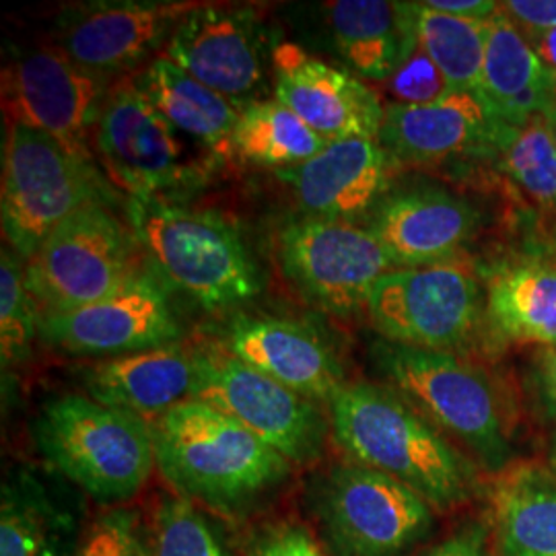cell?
<instances>
[{"label": "cell", "mask_w": 556, "mask_h": 556, "mask_svg": "<svg viewBox=\"0 0 556 556\" xmlns=\"http://www.w3.org/2000/svg\"><path fill=\"white\" fill-rule=\"evenodd\" d=\"M40 338V314L25 287V262L2 248L0 258V355L2 369L15 367L31 355Z\"/></svg>", "instance_id": "cell-32"}, {"label": "cell", "mask_w": 556, "mask_h": 556, "mask_svg": "<svg viewBox=\"0 0 556 556\" xmlns=\"http://www.w3.org/2000/svg\"><path fill=\"white\" fill-rule=\"evenodd\" d=\"M328 142L280 101L258 100L239 114L233 157L278 172L316 157Z\"/></svg>", "instance_id": "cell-29"}, {"label": "cell", "mask_w": 556, "mask_h": 556, "mask_svg": "<svg viewBox=\"0 0 556 556\" xmlns=\"http://www.w3.org/2000/svg\"><path fill=\"white\" fill-rule=\"evenodd\" d=\"M530 386L540 410L556 422V344L538 351L530 369Z\"/></svg>", "instance_id": "cell-38"}, {"label": "cell", "mask_w": 556, "mask_h": 556, "mask_svg": "<svg viewBox=\"0 0 556 556\" xmlns=\"http://www.w3.org/2000/svg\"><path fill=\"white\" fill-rule=\"evenodd\" d=\"M93 155L130 197H169L200 178L178 130L144 98L135 77H119L101 108Z\"/></svg>", "instance_id": "cell-11"}, {"label": "cell", "mask_w": 556, "mask_h": 556, "mask_svg": "<svg viewBox=\"0 0 556 556\" xmlns=\"http://www.w3.org/2000/svg\"><path fill=\"white\" fill-rule=\"evenodd\" d=\"M9 118H20L93 163V132L114 83L83 68L60 48L23 54L4 77Z\"/></svg>", "instance_id": "cell-15"}, {"label": "cell", "mask_w": 556, "mask_h": 556, "mask_svg": "<svg viewBox=\"0 0 556 556\" xmlns=\"http://www.w3.org/2000/svg\"><path fill=\"white\" fill-rule=\"evenodd\" d=\"M77 526L31 472L2 486L0 556H71Z\"/></svg>", "instance_id": "cell-28"}, {"label": "cell", "mask_w": 556, "mask_h": 556, "mask_svg": "<svg viewBox=\"0 0 556 556\" xmlns=\"http://www.w3.org/2000/svg\"><path fill=\"white\" fill-rule=\"evenodd\" d=\"M544 116L548 119V126H551V132H553V137H555L556 142V101L544 112Z\"/></svg>", "instance_id": "cell-42"}, {"label": "cell", "mask_w": 556, "mask_h": 556, "mask_svg": "<svg viewBox=\"0 0 556 556\" xmlns=\"http://www.w3.org/2000/svg\"><path fill=\"white\" fill-rule=\"evenodd\" d=\"M330 433L355 464L396 478L433 509L477 495V466L390 386L344 383L328 402Z\"/></svg>", "instance_id": "cell-1"}, {"label": "cell", "mask_w": 556, "mask_h": 556, "mask_svg": "<svg viewBox=\"0 0 556 556\" xmlns=\"http://www.w3.org/2000/svg\"><path fill=\"white\" fill-rule=\"evenodd\" d=\"M275 100L295 112L326 140H378L386 105L346 68L307 52L295 41H278L270 52Z\"/></svg>", "instance_id": "cell-18"}, {"label": "cell", "mask_w": 556, "mask_h": 556, "mask_svg": "<svg viewBox=\"0 0 556 556\" xmlns=\"http://www.w3.org/2000/svg\"><path fill=\"white\" fill-rule=\"evenodd\" d=\"M135 80L181 137L194 140L219 160L233 157V135L241 114L236 103L163 56L151 60Z\"/></svg>", "instance_id": "cell-26"}, {"label": "cell", "mask_w": 556, "mask_h": 556, "mask_svg": "<svg viewBox=\"0 0 556 556\" xmlns=\"http://www.w3.org/2000/svg\"><path fill=\"white\" fill-rule=\"evenodd\" d=\"M319 521L338 556H402L431 534L433 507L396 478L340 464L321 480Z\"/></svg>", "instance_id": "cell-10"}, {"label": "cell", "mask_w": 556, "mask_h": 556, "mask_svg": "<svg viewBox=\"0 0 556 556\" xmlns=\"http://www.w3.org/2000/svg\"><path fill=\"white\" fill-rule=\"evenodd\" d=\"M220 346L316 404H328L346 383L330 344L293 319L238 314L227 324Z\"/></svg>", "instance_id": "cell-21"}, {"label": "cell", "mask_w": 556, "mask_h": 556, "mask_svg": "<svg viewBox=\"0 0 556 556\" xmlns=\"http://www.w3.org/2000/svg\"><path fill=\"white\" fill-rule=\"evenodd\" d=\"M388 91L394 98V103H404V105L433 103L450 93V87L443 79L441 71L420 48L415 34L397 64L394 77L388 80Z\"/></svg>", "instance_id": "cell-34"}, {"label": "cell", "mask_w": 556, "mask_h": 556, "mask_svg": "<svg viewBox=\"0 0 556 556\" xmlns=\"http://www.w3.org/2000/svg\"><path fill=\"white\" fill-rule=\"evenodd\" d=\"M418 556H493L489 546V528L478 521L468 523Z\"/></svg>", "instance_id": "cell-39"}, {"label": "cell", "mask_w": 556, "mask_h": 556, "mask_svg": "<svg viewBox=\"0 0 556 556\" xmlns=\"http://www.w3.org/2000/svg\"><path fill=\"white\" fill-rule=\"evenodd\" d=\"M194 400L238 420L291 466H307L318 459L330 420L316 402L245 365L220 342L194 346Z\"/></svg>", "instance_id": "cell-9"}, {"label": "cell", "mask_w": 556, "mask_h": 556, "mask_svg": "<svg viewBox=\"0 0 556 556\" xmlns=\"http://www.w3.org/2000/svg\"><path fill=\"white\" fill-rule=\"evenodd\" d=\"M277 254L299 293L332 316L365 307L374 285L396 268L367 227L316 217L282 227Z\"/></svg>", "instance_id": "cell-12"}, {"label": "cell", "mask_w": 556, "mask_h": 556, "mask_svg": "<svg viewBox=\"0 0 556 556\" xmlns=\"http://www.w3.org/2000/svg\"><path fill=\"white\" fill-rule=\"evenodd\" d=\"M482 227L477 204L441 186L390 190L367 223L396 268L456 262Z\"/></svg>", "instance_id": "cell-19"}, {"label": "cell", "mask_w": 556, "mask_h": 556, "mask_svg": "<svg viewBox=\"0 0 556 556\" xmlns=\"http://www.w3.org/2000/svg\"><path fill=\"white\" fill-rule=\"evenodd\" d=\"M548 462H551V470L556 475V431L551 438V447H548Z\"/></svg>", "instance_id": "cell-43"}, {"label": "cell", "mask_w": 556, "mask_h": 556, "mask_svg": "<svg viewBox=\"0 0 556 556\" xmlns=\"http://www.w3.org/2000/svg\"><path fill=\"white\" fill-rule=\"evenodd\" d=\"M408 13L420 48L435 62L450 91H478L486 23L452 17L429 9L425 2H408Z\"/></svg>", "instance_id": "cell-30"}, {"label": "cell", "mask_w": 556, "mask_h": 556, "mask_svg": "<svg viewBox=\"0 0 556 556\" xmlns=\"http://www.w3.org/2000/svg\"><path fill=\"white\" fill-rule=\"evenodd\" d=\"M498 556H556V475L511 464L493 491Z\"/></svg>", "instance_id": "cell-27"}, {"label": "cell", "mask_w": 556, "mask_h": 556, "mask_svg": "<svg viewBox=\"0 0 556 556\" xmlns=\"http://www.w3.org/2000/svg\"><path fill=\"white\" fill-rule=\"evenodd\" d=\"M365 312L396 344L464 357L498 342L484 282L457 262L390 270L374 285Z\"/></svg>", "instance_id": "cell-6"}, {"label": "cell", "mask_w": 556, "mask_h": 556, "mask_svg": "<svg viewBox=\"0 0 556 556\" xmlns=\"http://www.w3.org/2000/svg\"><path fill=\"white\" fill-rule=\"evenodd\" d=\"M396 169L379 140L342 139L301 165L278 169L277 178L312 217L351 223L374 213Z\"/></svg>", "instance_id": "cell-20"}, {"label": "cell", "mask_w": 556, "mask_h": 556, "mask_svg": "<svg viewBox=\"0 0 556 556\" xmlns=\"http://www.w3.org/2000/svg\"><path fill=\"white\" fill-rule=\"evenodd\" d=\"M167 285L142 270L114 295L79 309L40 318V338L68 355L112 358L179 342Z\"/></svg>", "instance_id": "cell-14"}, {"label": "cell", "mask_w": 556, "mask_h": 556, "mask_svg": "<svg viewBox=\"0 0 556 556\" xmlns=\"http://www.w3.org/2000/svg\"><path fill=\"white\" fill-rule=\"evenodd\" d=\"M530 43L534 46V50H536L540 60L544 62V66H546L553 75H556V29L544 34V36L538 38V40L530 41Z\"/></svg>", "instance_id": "cell-41"}, {"label": "cell", "mask_w": 556, "mask_h": 556, "mask_svg": "<svg viewBox=\"0 0 556 556\" xmlns=\"http://www.w3.org/2000/svg\"><path fill=\"white\" fill-rule=\"evenodd\" d=\"M151 556H229L215 528L184 497L163 498L155 511Z\"/></svg>", "instance_id": "cell-33"}, {"label": "cell", "mask_w": 556, "mask_h": 556, "mask_svg": "<svg viewBox=\"0 0 556 556\" xmlns=\"http://www.w3.org/2000/svg\"><path fill=\"white\" fill-rule=\"evenodd\" d=\"M497 172L538 211L556 217V142L544 114L509 130Z\"/></svg>", "instance_id": "cell-31"}, {"label": "cell", "mask_w": 556, "mask_h": 556, "mask_svg": "<svg viewBox=\"0 0 556 556\" xmlns=\"http://www.w3.org/2000/svg\"><path fill=\"white\" fill-rule=\"evenodd\" d=\"M105 200L96 163L20 118H9L2 147V236L23 262L85 204Z\"/></svg>", "instance_id": "cell-7"}, {"label": "cell", "mask_w": 556, "mask_h": 556, "mask_svg": "<svg viewBox=\"0 0 556 556\" xmlns=\"http://www.w3.org/2000/svg\"><path fill=\"white\" fill-rule=\"evenodd\" d=\"M489 321L498 342L556 344V262L546 245L498 260L484 273Z\"/></svg>", "instance_id": "cell-23"}, {"label": "cell", "mask_w": 556, "mask_h": 556, "mask_svg": "<svg viewBox=\"0 0 556 556\" xmlns=\"http://www.w3.org/2000/svg\"><path fill=\"white\" fill-rule=\"evenodd\" d=\"M34 441L52 468L100 503L139 495L157 466L151 422L79 394L43 402Z\"/></svg>", "instance_id": "cell-5"}, {"label": "cell", "mask_w": 556, "mask_h": 556, "mask_svg": "<svg viewBox=\"0 0 556 556\" xmlns=\"http://www.w3.org/2000/svg\"><path fill=\"white\" fill-rule=\"evenodd\" d=\"M75 556H151V544L132 511L114 509L96 521Z\"/></svg>", "instance_id": "cell-35"}, {"label": "cell", "mask_w": 556, "mask_h": 556, "mask_svg": "<svg viewBox=\"0 0 556 556\" xmlns=\"http://www.w3.org/2000/svg\"><path fill=\"white\" fill-rule=\"evenodd\" d=\"M338 56L361 80L388 83L413 40L408 2L337 0L324 4Z\"/></svg>", "instance_id": "cell-25"}, {"label": "cell", "mask_w": 556, "mask_h": 556, "mask_svg": "<svg viewBox=\"0 0 556 556\" xmlns=\"http://www.w3.org/2000/svg\"><path fill=\"white\" fill-rule=\"evenodd\" d=\"M140 273L135 233L98 200L62 220L25 262V287L46 318L110 298Z\"/></svg>", "instance_id": "cell-8"}, {"label": "cell", "mask_w": 556, "mask_h": 556, "mask_svg": "<svg viewBox=\"0 0 556 556\" xmlns=\"http://www.w3.org/2000/svg\"><path fill=\"white\" fill-rule=\"evenodd\" d=\"M425 4L452 17L482 23L493 20L498 13V2L491 0H425Z\"/></svg>", "instance_id": "cell-40"}, {"label": "cell", "mask_w": 556, "mask_h": 556, "mask_svg": "<svg viewBox=\"0 0 556 556\" xmlns=\"http://www.w3.org/2000/svg\"><path fill=\"white\" fill-rule=\"evenodd\" d=\"M151 427L161 477L192 503L233 511L291 475V464L270 445L194 397Z\"/></svg>", "instance_id": "cell-3"}, {"label": "cell", "mask_w": 556, "mask_h": 556, "mask_svg": "<svg viewBox=\"0 0 556 556\" xmlns=\"http://www.w3.org/2000/svg\"><path fill=\"white\" fill-rule=\"evenodd\" d=\"M199 2L103 0L75 4L59 21L60 50L101 77L124 75L167 46Z\"/></svg>", "instance_id": "cell-17"}, {"label": "cell", "mask_w": 556, "mask_h": 556, "mask_svg": "<svg viewBox=\"0 0 556 556\" xmlns=\"http://www.w3.org/2000/svg\"><path fill=\"white\" fill-rule=\"evenodd\" d=\"M486 50L478 93L507 126L517 128L544 114L556 101L555 75L544 66L530 40L498 4L486 21Z\"/></svg>", "instance_id": "cell-24"}, {"label": "cell", "mask_w": 556, "mask_h": 556, "mask_svg": "<svg viewBox=\"0 0 556 556\" xmlns=\"http://www.w3.org/2000/svg\"><path fill=\"white\" fill-rule=\"evenodd\" d=\"M87 396L105 406L155 422L194 396V346L174 342L122 357L101 358L80 369Z\"/></svg>", "instance_id": "cell-22"}, {"label": "cell", "mask_w": 556, "mask_h": 556, "mask_svg": "<svg viewBox=\"0 0 556 556\" xmlns=\"http://www.w3.org/2000/svg\"><path fill=\"white\" fill-rule=\"evenodd\" d=\"M126 219L153 273L202 309L220 314L258 298V264L238 227L169 197H130Z\"/></svg>", "instance_id": "cell-2"}, {"label": "cell", "mask_w": 556, "mask_h": 556, "mask_svg": "<svg viewBox=\"0 0 556 556\" xmlns=\"http://www.w3.org/2000/svg\"><path fill=\"white\" fill-rule=\"evenodd\" d=\"M161 56L239 110L266 91L264 34L256 13L245 7L199 2L181 20Z\"/></svg>", "instance_id": "cell-16"}, {"label": "cell", "mask_w": 556, "mask_h": 556, "mask_svg": "<svg viewBox=\"0 0 556 556\" xmlns=\"http://www.w3.org/2000/svg\"><path fill=\"white\" fill-rule=\"evenodd\" d=\"M511 126L478 91H450L425 105L388 103L379 144L400 167L491 165Z\"/></svg>", "instance_id": "cell-13"}, {"label": "cell", "mask_w": 556, "mask_h": 556, "mask_svg": "<svg viewBox=\"0 0 556 556\" xmlns=\"http://www.w3.org/2000/svg\"><path fill=\"white\" fill-rule=\"evenodd\" d=\"M250 556H330L301 526H278L260 538Z\"/></svg>", "instance_id": "cell-36"}, {"label": "cell", "mask_w": 556, "mask_h": 556, "mask_svg": "<svg viewBox=\"0 0 556 556\" xmlns=\"http://www.w3.org/2000/svg\"><path fill=\"white\" fill-rule=\"evenodd\" d=\"M371 357L386 386L396 390L478 464L501 475L514 462V422L491 376L452 353L378 340Z\"/></svg>", "instance_id": "cell-4"}, {"label": "cell", "mask_w": 556, "mask_h": 556, "mask_svg": "<svg viewBox=\"0 0 556 556\" xmlns=\"http://www.w3.org/2000/svg\"><path fill=\"white\" fill-rule=\"evenodd\" d=\"M555 87H556V75H555Z\"/></svg>", "instance_id": "cell-45"}, {"label": "cell", "mask_w": 556, "mask_h": 556, "mask_svg": "<svg viewBox=\"0 0 556 556\" xmlns=\"http://www.w3.org/2000/svg\"><path fill=\"white\" fill-rule=\"evenodd\" d=\"M498 4L530 41L556 29V0H507Z\"/></svg>", "instance_id": "cell-37"}, {"label": "cell", "mask_w": 556, "mask_h": 556, "mask_svg": "<svg viewBox=\"0 0 556 556\" xmlns=\"http://www.w3.org/2000/svg\"><path fill=\"white\" fill-rule=\"evenodd\" d=\"M546 250H548V254H551V258L556 262V229L553 231V236L548 239V243H546Z\"/></svg>", "instance_id": "cell-44"}]
</instances>
